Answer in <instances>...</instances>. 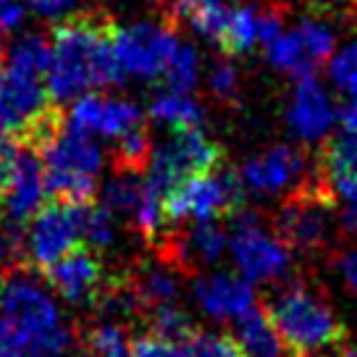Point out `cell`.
Returning a JSON list of instances; mask_svg holds the SVG:
<instances>
[{"instance_id": "cell-36", "label": "cell", "mask_w": 357, "mask_h": 357, "mask_svg": "<svg viewBox=\"0 0 357 357\" xmlns=\"http://www.w3.org/2000/svg\"><path fill=\"white\" fill-rule=\"evenodd\" d=\"M79 0H29V8L47 22H63L68 19Z\"/></svg>"}, {"instance_id": "cell-46", "label": "cell", "mask_w": 357, "mask_h": 357, "mask_svg": "<svg viewBox=\"0 0 357 357\" xmlns=\"http://www.w3.org/2000/svg\"><path fill=\"white\" fill-rule=\"evenodd\" d=\"M3 58H6V43L0 40V66H3Z\"/></svg>"}, {"instance_id": "cell-16", "label": "cell", "mask_w": 357, "mask_h": 357, "mask_svg": "<svg viewBox=\"0 0 357 357\" xmlns=\"http://www.w3.org/2000/svg\"><path fill=\"white\" fill-rule=\"evenodd\" d=\"M195 300L205 315L215 321L239 318L255 302L252 284L236 273H205L195 281Z\"/></svg>"}, {"instance_id": "cell-11", "label": "cell", "mask_w": 357, "mask_h": 357, "mask_svg": "<svg viewBox=\"0 0 357 357\" xmlns=\"http://www.w3.org/2000/svg\"><path fill=\"white\" fill-rule=\"evenodd\" d=\"M58 102L40 79L13 74L0 66V132L13 137L19 145Z\"/></svg>"}, {"instance_id": "cell-5", "label": "cell", "mask_w": 357, "mask_h": 357, "mask_svg": "<svg viewBox=\"0 0 357 357\" xmlns=\"http://www.w3.org/2000/svg\"><path fill=\"white\" fill-rule=\"evenodd\" d=\"M247 211V187L234 166L223 163L211 174L178 184L166 197L168 221H213V218H236Z\"/></svg>"}, {"instance_id": "cell-41", "label": "cell", "mask_w": 357, "mask_h": 357, "mask_svg": "<svg viewBox=\"0 0 357 357\" xmlns=\"http://www.w3.org/2000/svg\"><path fill=\"white\" fill-rule=\"evenodd\" d=\"M339 121H342L344 132L357 134V98H352V102H347L344 108L339 111Z\"/></svg>"}, {"instance_id": "cell-45", "label": "cell", "mask_w": 357, "mask_h": 357, "mask_svg": "<svg viewBox=\"0 0 357 357\" xmlns=\"http://www.w3.org/2000/svg\"><path fill=\"white\" fill-rule=\"evenodd\" d=\"M271 3H279V6H287L289 0H271ZM307 3H310V8H318V6H321V0H307Z\"/></svg>"}, {"instance_id": "cell-43", "label": "cell", "mask_w": 357, "mask_h": 357, "mask_svg": "<svg viewBox=\"0 0 357 357\" xmlns=\"http://www.w3.org/2000/svg\"><path fill=\"white\" fill-rule=\"evenodd\" d=\"M336 357H357V347H342Z\"/></svg>"}, {"instance_id": "cell-28", "label": "cell", "mask_w": 357, "mask_h": 357, "mask_svg": "<svg viewBox=\"0 0 357 357\" xmlns=\"http://www.w3.org/2000/svg\"><path fill=\"white\" fill-rule=\"evenodd\" d=\"M145 324L147 334L174 342V344H187L195 336V331H197L195 321L176 305H158L153 310H147Z\"/></svg>"}, {"instance_id": "cell-35", "label": "cell", "mask_w": 357, "mask_h": 357, "mask_svg": "<svg viewBox=\"0 0 357 357\" xmlns=\"http://www.w3.org/2000/svg\"><path fill=\"white\" fill-rule=\"evenodd\" d=\"M334 268L344 281V287L357 297V245L336 247L334 250Z\"/></svg>"}, {"instance_id": "cell-34", "label": "cell", "mask_w": 357, "mask_h": 357, "mask_svg": "<svg viewBox=\"0 0 357 357\" xmlns=\"http://www.w3.org/2000/svg\"><path fill=\"white\" fill-rule=\"evenodd\" d=\"M132 357H187L184 347L158 339L153 334H142L132 342Z\"/></svg>"}, {"instance_id": "cell-33", "label": "cell", "mask_w": 357, "mask_h": 357, "mask_svg": "<svg viewBox=\"0 0 357 357\" xmlns=\"http://www.w3.org/2000/svg\"><path fill=\"white\" fill-rule=\"evenodd\" d=\"M328 74L342 92H349L352 98H357V40L347 45L344 50H339L336 56H331Z\"/></svg>"}, {"instance_id": "cell-44", "label": "cell", "mask_w": 357, "mask_h": 357, "mask_svg": "<svg viewBox=\"0 0 357 357\" xmlns=\"http://www.w3.org/2000/svg\"><path fill=\"white\" fill-rule=\"evenodd\" d=\"M336 3H347V6H349L352 0H324V8H326V11H334Z\"/></svg>"}, {"instance_id": "cell-39", "label": "cell", "mask_w": 357, "mask_h": 357, "mask_svg": "<svg viewBox=\"0 0 357 357\" xmlns=\"http://www.w3.org/2000/svg\"><path fill=\"white\" fill-rule=\"evenodd\" d=\"M24 8L22 0H0V34L16 32L24 22Z\"/></svg>"}, {"instance_id": "cell-20", "label": "cell", "mask_w": 357, "mask_h": 357, "mask_svg": "<svg viewBox=\"0 0 357 357\" xmlns=\"http://www.w3.org/2000/svg\"><path fill=\"white\" fill-rule=\"evenodd\" d=\"M315 168L328 181L357 176V134L342 129L339 134L326 137L318 155H315Z\"/></svg>"}, {"instance_id": "cell-1", "label": "cell", "mask_w": 357, "mask_h": 357, "mask_svg": "<svg viewBox=\"0 0 357 357\" xmlns=\"http://www.w3.org/2000/svg\"><path fill=\"white\" fill-rule=\"evenodd\" d=\"M113 34L116 19L100 8L71 13L56 24L47 71V92L53 100L68 102L95 87L123 84L126 74L116 56Z\"/></svg>"}, {"instance_id": "cell-23", "label": "cell", "mask_w": 357, "mask_h": 357, "mask_svg": "<svg viewBox=\"0 0 357 357\" xmlns=\"http://www.w3.org/2000/svg\"><path fill=\"white\" fill-rule=\"evenodd\" d=\"M145 195V181L137 176V174H116V176L102 187L100 205L111 213L113 218H121V221H134V213L142 202Z\"/></svg>"}, {"instance_id": "cell-19", "label": "cell", "mask_w": 357, "mask_h": 357, "mask_svg": "<svg viewBox=\"0 0 357 357\" xmlns=\"http://www.w3.org/2000/svg\"><path fill=\"white\" fill-rule=\"evenodd\" d=\"M50 61H53V45L45 34H24L19 37L11 47H6V58H3V66L13 71V74H22L29 79L47 77L50 71Z\"/></svg>"}, {"instance_id": "cell-13", "label": "cell", "mask_w": 357, "mask_h": 357, "mask_svg": "<svg viewBox=\"0 0 357 357\" xmlns=\"http://www.w3.org/2000/svg\"><path fill=\"white\" fill-rule=\"evenodd\" d=\"M239 174L245 178V187H250L252 192H260V195H276L287 187L291 192L302 178L310 174L307 153L302 147L273 145L263 150L260 155L250 158Z\"/></svg>"}, {"instance_id": "cell-42", "label": "cell", "mask_w": 357, "mask_h": 357, "mask_svg": "<svg viewBox=\"0 0 357 357\" xmlns=\"http://www.w3.org/2000/svg\"><path fill=\"white\" fill-rule=\"evenodd\" d=\"M153 8H155L160 16H168V19H174V6H176V0H147Z\"/></svg>"}, {"instance_id": "cell-10", "label": "cell", "mask_w": 357, "mask_h": 357, "mask_svg": "<svg viewBox=\"0 0 357 357\" xmlns=\"http://www.w3.org/2000/svg\"><path fill=\"white\" fill-rule=\"evenodd\" d=\"M79 205L82 202L56 200L32 215L26 229V260L29 268L43 273L47 266L71 252L79 236Z\"/></svg>"}, {"instance_id": "cell-22", "label": "cell", "mask_w": 357, "mask_h": 357, "mask_svg": "<svg viewBox=\"0 0 357 357\" xmlns=\"http://www.w3.org/2000/svg\"><path fill=\"white\" fill-rule=\"evenodd\" d=\"M153 137L147 123L134 126L132 132H126L123 137L116 139L113 147V168L116 174H145L150 168V158H153Z\"/></svg>"}, {"instance_id": "cell-25", "label": "cell", "mask_w": 357, "mask_h": 357, "mask_svg": "<svg viewBox=\"0 0 357 357\" xmlns=\"http://www.w3.org/2000/svg\"><path fill=\"white\" fill-rule=\"evenodd\" d=\"M266 58L271 66H276L279 71H287L291 77H307L315 74V66L310 63V56L302 45V37L297 29L291 32H281L279 37H273L266 45Z\"/></svg>"}, {"instance_id": "cell-14", "label": "cell", "mask_w": 357, "mask_h": 357, "mask_svg": "<svg viewBox=\"0 0 357 357\" xmlns=\"http://www.w3.org/2000/svg\"><path fill=\"white\" fill-rule=\"evenodd\" d=\"M336 121V111L315 74L300 77L291 92L289 126L302 142H318Z\"/></svg>"}, {"instance_id": "cell-3", "label": "cell", "mask_w": 357, "mask_h": 357, "mask_svg": "<svg viewBox=\"0 0 357 357\" xmlns=\"http://www.w3.org/2000/svg\"><path fill=\"white\" fill-rule=\"evenodd\" d=\"M336 211L339 200L328 178L318 168H310V174L284 197L271 223L291 252L318 255L331 250L339 236Z\"/></svg>"}, {"instance_id": "cell-24", "label": "cell", "mask_w": 357, "mask_h": 357, "mask_svg": "<svg viewBox=\"0 0 357 357\" xmlns=\"http://www.w3.org/2000/svg\"><path fill=\"white\" fill-rule=\"evenodd\" d=\"M257 19H260V13L252 6H236V8H231L229 24H226L221 43H218L223 56L242 58L247 53H252V47L257 43Z\"/></svg>"}, {"instance_id": "cell-15", "label": "cell", "mask_w": 357, "mask_h": 357, "mask_svg": "<svg viewBox=\"0 0 357 357\" xmlns=\"http://www.w3.org/2000/svg\"><path fill=\"white\" fill-rule=\"evenodd\" d=\"M47 184H45V166L43 158L34 150L22 147L16 166H13L11 181L3 192V208L8 213V221L24 223L43 208Z\"/></svg>"}, {"instance_id": "cell-40", "label": "cell", "mask_w": 357, "mask_h": 357, "mask_svg": "<svg viewBox=\"0 0 357 357\" xmlns=\"http://www.w3.org/2000/svg\"><path fill=\"white\" fill-rule=\"evenodd\" d=\"M331 190H334L336 200L339 202H349V205H357V176L352 178H334L328 181Z\"/></svg>"}, {"instance_id": "cell-9", "label": "cell", "mask_w": 357, "mask_h": 357, "mask_svg": "<svg viewBox=\"0 0 357 357\" xmlns=\"http://www.w3.org/2000/svg\"><path fill=\"white\" fill-rule=\"evenodd\" d=\"M231 252L239 271L252 281L284 279L291 271V250L268 231L257 211H242L234 218Z\"/></svg>"}, {"instance_id": "cell-30", "label": "cell", "mask_w": 357, "mask_h": 357, "mask_svg": "<svg viewBox=\"0 0 357 357\" xmlns=\"http://www.w3.org/2000/svg\"><path fill=\"white\" fill-rule=\"evenodd\" d=\"M197 68H200L197 50L187 43H178L171 61H168L163 82L168 84V89H174V92H187V95H190L192 89H195V84H197Z\"/></svg>"}, {"instance_id": "cell-26", "label": "cell", "mask_w": 357, "mask_h": 357, "mask_svg": "<svg viewBox=\"0 0 357 357\" xmlns=\"http://www.w3.org/2000/svg\"><path fill=\"white\" fill-rule=\"evenodd\" d=\"M79 342L87 357H132V344L123 326L89 321L87 328L79 334Z\"/></svg>"}, {"instance_id": "cell-17", "label": "cell", "mask_w": 357, "mask_h": 357, "mask_svg": "<svg viewBox=\"0 0 357 357\" xmlns=\"http://www.w3.org/2000/svg\"><path fill=\"white\" fill-rule=\"evenodd\" d=\"M126 276L132 289L137 291V297L147 310H153L158 305H174L178 297V276L171 266H166L163 260H134L132 266L126 268Z\"/></svg>"}, {"instance_id": "cell-32", "label": "cell", "mask_w": 357, "mask_h": 357, "mask_svg": "<svg viewBox=\"0 0 357 357\" xmlns=\"http://www.w3.org/2000/svg\"><path fill=\"white\" fill-rule=\"evenodd\" d=\"M208 84H211V95L215 102L229 105V108L239 102V74H236V66L231 63V58L223 56L221 61L213 63Z\"/></svg>"}, {"instance_id": "cell-18", "label": "cell", "mask_w": 357, "mask_h": 357, "mask_svg": "<svg viewBox=\"0 0 357 357\" xmlns=\"http://www.w3.org/2000/svg\"><path fill=\"white\" fill-rule=\"evenodd\" d=\"M234 339L242 344L247 357H294L276 331L263 302L252 305L250 310L236 318Z\"/></svg>"}, {"instance_id": "cell-38", "label": "cell", "mask_w": 357, "mask_h": 357, "mask_svg": "<svg viewBox=\"0 0 357 357\" xmlns=\"http://www.w3.org/2000/svg\"><path fill=\"white\" fill-rule=\"evenodd\" d=\"M0 357H26V342L3 318H0Z\"/></svg>"}, {"instance_id": "cell-21", "label": "cell", "mask_w": 357, "mask_h": 357, "mask_svg": "<svg viewBox=\"0 0 357 357\" xmlns=\"http://www.w3.org/2000/svg\"><path fill=\"white\" fill-rule=\"evenodd\" d=\"M150 116L163 126L171 129H192V126H202V105L195 98H190L187 92H158L153 102H150Z\"/></svg>"}, {"instance_id": "cell-27", "label": "cell", "mask_w": 357, "mask_h": 357, "mask_svg": "<svg viewBox=\"0 0 357 357\" xmlns=\"http://www.w3.org/2000/svg\"><path fill=\"white\" fill-rule=\"evenodd\" d=\"M79 236L92 252H108L116 242V218L102 205H79Z\"/></svg>"}, {"instance_id": "cell-37", "label": "cell", "mask_w": 357, "mask_h": 357, "mask_svg": "<svg viewBox=\"0 0 357 357\" xmlns=\"http://www.w3.org/2000/svg\"><path fill=\"white\" fill-rule=\"evenodd\" d=\"M19 150H22V147L16 145V139H13V137L0 132V197H3V192H6L8 181H11L13 166H16V158H19Z\"/></svg>"}, {"instance_id": "cell-12", "label": "cell", "mask_w": 357, "mask_h": 357, "mask_svg": "<svg viewBox=\"0 0 357 357\" xmlns=\"http://www.w3.org/2000/svg\"><path fill=\"white\" fill-rule=\"evenodd\" d=\"M45 281L68 305H92L108 281L102 260L89 247H74L71 252L43 271Z\"/></svg>"}, {"instance_id": "cell-31", "label": "cell", "mask_w": 357, "mask_h": 357, "mask_svg": "<svg viewBox=\"0 0 357 357\" xmlns=\"http://www.w3.org/2000/svg\"><path fill=\"white\" fill-rule=\"evenodd\" d=\"M184 347L187 357H247L242 344L231 334H211L197 328Z\"/></svg>"}, {"instance_id": "cell-2", "label": "cell", "mask_w": 357, "mask_h": 357, "mask_svg": "<svg viewBox=\"0 0 357 357\" xmlns=\"http://www.w3.org/2000/svg\"><path fill=\"white\" fill-rule=\"evenodd\" d=\"M268 315L294 357L339 352L347 344V326L328 300L326 289L305 281H291L273 300H266Z\"/></svg>"}, {"instance_id": "cell-8", "label": "cell", "mask_w": 357, "mask_h": 357, "mask_svg": "<svg viewBox=\"0 0 357 357\" xmlns=\"http://www.w3.org/2000/svg\"><path fill=\"white\" fill-rule=\"evenodd\" d=\"M37 276L32 268H16L0 279V318L8 321L26 344L61 326L56 302Z\"/></svg>"}, {"instance_id": "cell-7", "label": "cell", "mask_w": 357, "mask_h": 357, "mask_svg": "<svg viewBox=\"0 0 357 357\" xmlns=\"http://www.w3.org/2000/svg\"><path fill=\"white\" fill-rule=\"evenodd\" d=\"M178 45V22L160 16L158 22H137L116 26L113 47L126 77L155 82L163 79L166 66Z\"/></svg>"}, {"instance_id": "cell-47", "label": "cell", "mask_w": 357, "mask_h": 357, "mask_svg": "<svg viewBox=\"0 0 357 357\" xmlns=\"http://www.w3.org/2000/svg\"><path fill=\"white\" fill-rule=\"evenodd\" d=\"M0 208H3V197H0Z\"/></svg>"}, {"instance_id": "cell-6", "label": "cell", "mask_w": 357, "mask_h": 357, "mask_svg": "<svg viewBox=\"0 0 357 357\" xmlns=\"http://www.w3.org/2000/svg\"><path fill=\"white\" fill-rule=\"evenodd\" d=\"M226 163V150L223 145L213 142L202 126L192 129H174L171 139L158 145L150 158L147 168V184L155 187L163 197H168L178 184L211 174Z\"/></svg>"}, {"instance_id": "cell-4", "label": "cell", "mask_w": 357, "mask_h": 357, "mask_svg": "<svg viewBox=\"0 0 357 357\" xmlns=\"http://www.w3.org/2000/svg\"><path fill=\"white\" fill-rule=\"evenodd\" d=\"M37 155L45 160V184L56 200L92 202L102 168V153L92 137L63 126Z\"/></svg>"}, {"instance_id": "cell-29", "label": "cell", "mask_w": 357, "mask_h": 357, "mask_svg": "<svg viewBox=\"0 0 357 357\" xmlns=\"http://www.w3.org/2000/svg\"><path fill=\"white\" fill-rule=\"evenodd\" d=\"M139 123H145V113L137 102L123 100V98H105L100 134L119 139V137L132 132L134 126H139Z\"/></svg>"}]
</instances>
